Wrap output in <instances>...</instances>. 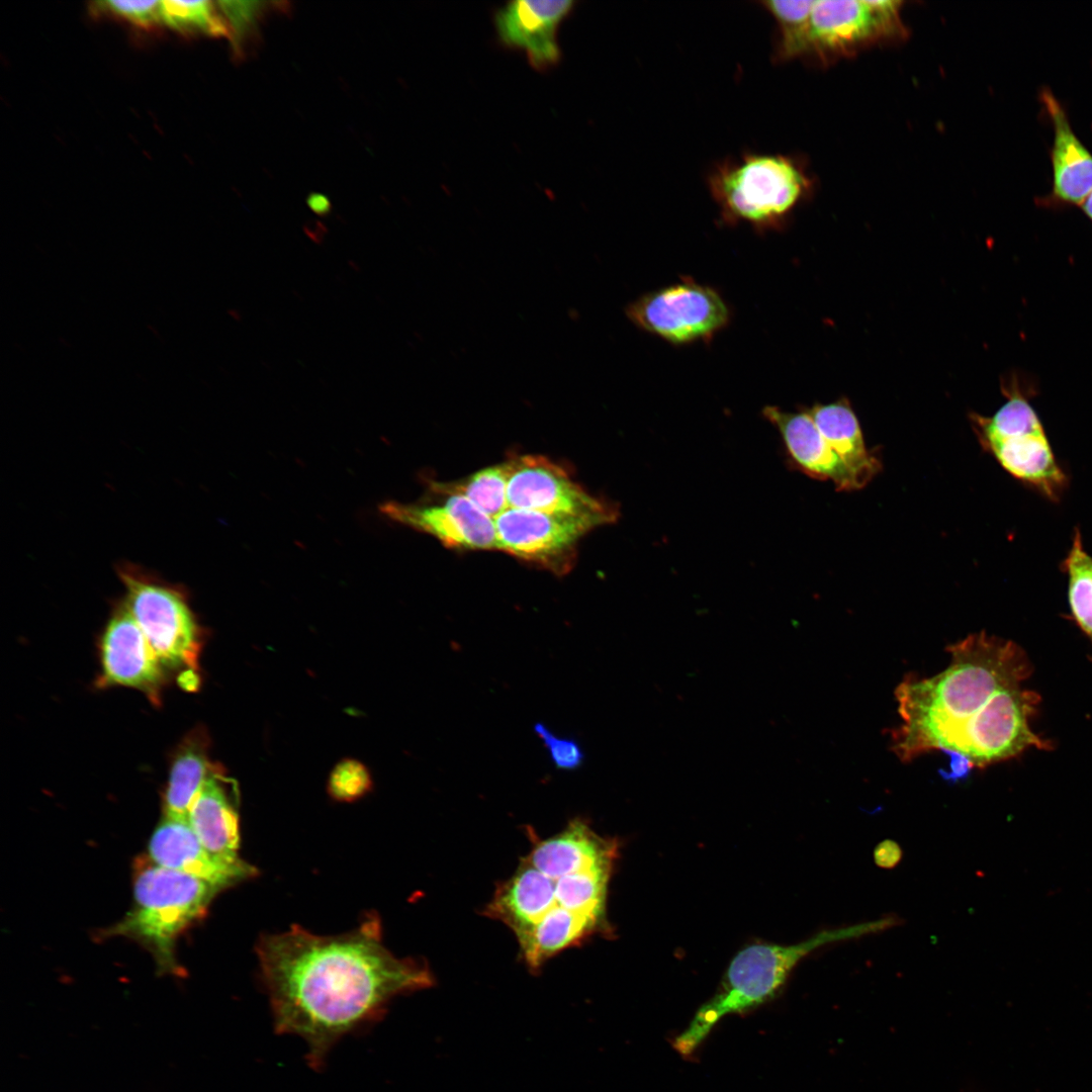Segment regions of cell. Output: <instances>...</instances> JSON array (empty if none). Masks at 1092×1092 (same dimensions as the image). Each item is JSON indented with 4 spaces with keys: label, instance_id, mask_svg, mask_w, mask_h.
Returning <instances> with one entry per match:
<instances>
[{
    "label": "cell",
    "instance_id": "cell-21",
    "mask_svg": "<svg viewBox=\"0 0 1092 1092\" xmlns=\"http://www.w3.org/2000/svg\"><path fill=\"white\" fill-rule=\"evenodd\" d=\"M209 744L204 728L193 729L179 744L165 792L164 817L188 821L196 796L216 765L209 759Z\"/></svg>",
    "mask_w": 1092,
    "mask_h": 1092
},
{
    "label": "cell",
    "instance_id": "cell-9",
    "mask_svg": "<svg viewBox=\"0 0 1092 1092\" xmlns=\"http://www.w3.org/2000/svg\"><path fill=\"white\" fill-rule=\"evenodd\" d=\"M626 314L638 328L675 345L710 340L730 318L715 289L688 278L642 295Z\"/></svg>",
    "mask_w": 1092,
    "mask_h": 1092
},
{
    "label": "cell",
    "instance_id": "cell-25",
    "mask_svg": "<svg viewBox=\"0 0 1092 1092\" xmlns=\"http://www.w3.org/2000/svg\"><path fill=\"white\" fill-rule=\"evenodd\" d=\"M162 21L181 33L228 35L229 29L210 1H161Z\"/></svg>",
    "mask_w": 1092,
    "mask_h": 1092
},
{
    "label": "cell",
    "instance_id": "cell-30",
    "mask_svg": "<svg viewBox=\"0 0 1092 1092\" xmlns=\"http://www.w3.org/2000/svg\"><path fill=\"white\" fill-rule=\"evenodd\" d=\"M948 757V769L939 770L942 779L946 782L957 783L967 778L971 769L974 767L972 761L960 752L952 750H941Z\"/></svg>",
    "mask_w": 1092,
    "mask_h": 1092
},
{
    "label": "cell",
    "instance_id": "cell-8",
    "mask_svg": "<svg viewBox=\"0 0 1092 1092\" xmlns=\"http://www.w3.org/2000/svg\"><path fill=\"white\" fill-rule=\"evenodd\" d=\"M116 574L124 587L123 603L164 668L196 671L203 630L186 588L132 562L117 565Z\"/></svg>",
    "mask_w": 1092,
    "mask_h": 1092
},
{
    "label": "cell",
    "instance_id": "cell-6",
    "mask_svg": "<svg viewBox=\"0 0 1092 1092\" xmlns=\"http://www.w3.org/2000/svg\"><path fill=\"white\" fill-rule=\"evenodd\" d=\"M707 183L725 221H743L758 229L783 221L810 186L795 160L767 153L727 158L714 165Z\"/></svg>",
    "mask_w": 1092,
    "mask_h": 1092
},
{
    "label": "cell",
    "instance_id": "cell-12",
    "mask_svg": "<svg viewBox=\"0 0 1092 1092\" xmlns=\"http://www.w3.org/2000/svg\"><path fill=\"white\" fill-rule=\"evenodd\" d=\"M496 546L558 575L574 563L579 539L596 527L584 520L508 508L494 519Z\"/></svg>",
    "mask_w": 1092,
    "mask_h": 1092
},
{
    "label": "cell",
    "instance_id": "cell-28",
    "mask_svg": "<svg viewBox=\"0 0 1092 1092\" xmlns=\"http://www.w3.org/2000/svg\"><path fill=\"white\" fill-rule=\"evenodd\" d=\"M534 732L543 741L556 768L574 770L582 765L585 755L574 738L558 736L541 722L534 725Z\"/></svg>",
    "mask_w": 1092,
    "mask_h": 1092
},
{
    "label": "cell",
    "instance_id": "cell-3",
    "mask_svg": "<svg viewBox=\"0 0 1092 1092\" xmlns=\"http://www.w3.org/2000/svg\"><path fill=\"white\" fill-rule=\"evenodd\" d=\"M529 835L530 849L496 887L484 914L514 933L523 962L536 973L553 957L606 930L618 845L578 817L549 837Z\"/></svg>",
    "mask_w": 1092,
    "mask_h": 1092
},
{
    "label": "cell",
    "instance_id": "cell-4",
    "mask_svg": "<svg viewBox=\"0 0 1092 1092\" xmlns=\"http://www.w3.org/2000/svg\"><path fill=\"white\" fill-rule=\"evenodd\" d=\"M888 916L843 928L821 931L802 942L781 945L756 943L741 949L730 962L714 996L704 1003L688 1027L672 1041L676 1052L691 1056L725 1015L744 1013L774 998L795 966L825 944L856 938L895 926Z\"/></svg>",
    "mask_w": 1092,
    "mask_h": 1092
},
{
    "label": "cell",
    "instance_id": "cell-2",
    "mask_svg": "<svg viewBox=\"0 0 1092 1092\" xmlns=\"http://www.w3.org/2000/svg\"><path fill=\"white\" fill-rule=\"evenodd\" d=\"M947 650L944 670L907 677L896 689L902 723L893 731L892 750L900 760L952 750L984 768L1029 748H1052L1030 726L1040 698L1023 687L1032 664L1020 646L981 632Z\"/></svg>",
    "mask_w": 1092,
    "mask_h": 1092
},
{
    "label": "cell",
    "instance_id": "cell-16",
    "mask_svg": "<svg viewBox=\"0 0 1092 1092\" xmlns=\"http://www.w3.org/2000/svg\"><path fill=\"white\" fill-rule=\"evenodd\" d=\"M238 786L216 763L196 796L188 822L205 849L232 866L246 862L238 855Z\"/></svg>",
    "mask_w": 1092,
    "mask_h": 1092
},
{
    "label": "cell",
    "instance_id": "cell-17",
    "mask_svg": "<svg viewBox=\"0 0 1092 1092\" xmlns=\"http://www.w3.org/2000/svg\"><path fill=\"white\" fill-rule=\"evenodd\" d=\"M762 415L779 431L795 467L810 477L832 481L837 490L860 488L806 411L792 413L768 405Z\"/></svg>",
    "mask_w": 1092,
    "mask_h": 1092
},
{
    "label": "cell",
    "instance_id": "cell-29",
    "mask_svg": "<svg viewBox=\"0 0 1092 1092\" xmlns=\"http://www.w3.org/2000/svg\"><path fill=\"white\" fill-rule=\"evenodd\" d=\"M220 9L229 19L233 32L237 39H242L246 31L253 25L259 15L261 3L242 1L219 2Z\"/></svg>",
    "mask_w": 1092,
    "mask_h": 1092
},
{
    "label": "cell",
    "instance_id": "cell-20",
    "mask_svg": "<svg viewBox=\"0 0 1092 1092\" xmlns=\"http://www.w3.org/2000/svg\"><path fill=\"white\" fill-rule=\"evenodd\" d=\"M834 453L860 488L881 470L880 459L867 448L859 422L846 398L806 410Z\"/></svg>",
    "mask_w": 1092,
    "mask_h": 1092
},
{
    "label": "cell",
    "instance_id": "cell-14",
    "mask_svg": "<svg viewBox=\"0 0 1092 1092\" xmlns=\"http://www.w3.org/2000/svg\"><path fill=\"white\" fill-rule=\"evenodd\" d=\"M101 659L103 686L135 688L159 703L165 668L123 601L115 606L105 628Z\"/></svg>",
    "mask_w": 1092,
    "mask_h": 1092
},
{
    "label": "cell",
    "instance_id": "cell-10",
    "mask_svg": "<svg viewBox=\"0 0 1092 1092\" xmlns=\"http://www.w3.org/2000/svg\"><path fill=\"white\" fill-rule=\"evenodd\" d=\"M508 508L581 519L596 528L613 524L619 510L587 492L558 463L541 455L508 460Z\"/></svg>",
    "mask_w": 1092,
    "mask_h": 1092
},
{
    "label": "cell",
    "instance_id": "cell-32",
    "mask_svg": "<svg viewBox=\"0 0 1092 1092\" xmlns=\"http://www.w3.org/2000/svg\"><path fill=\"white\" fill-rule=\"evenodd\" d=\"M309 205L317 213H325L329 209L328 201L322 196H314L309 200Z\"/></svg>",
    "mask_w": 1092,
    "mask_h": 1092
},
{
    "label": "cell",
    "instance_id": "cell-11",
    "mask_svg": "<svg viewBox=\"0 0 1092 1092\" xmlns=\"http://www.w3.org/2000/svg\"><path fill=\"white\" fill-rule=\"evenodd\" d=\"M900 6L893 0L815 1L806 56L825 61L904 34Z\"/></svg>",
    "mask_w": 1092,
    "mask_h": 1092
},
{
    "label": "cell",
    "instance_id": "cell-18",
    "mask_svg": "<svg viewBox=\"0 0 1092 1092\" xmlns=\"http://www.w3.org/2000/svg\"><path fill=\"white\" fill-rule=\"evenodd\" d=\"M149 855L161 867L203 879L223 889L254 874L253 867L248 863L232 866L210 854L188 821L166 817L151 836Z\"/></svg>",
    "mask_w": 1092,
    "mask_h": 1092
},
{
    "label": "cell",
    "instance_id": "cell-19",
    "mask_svg": "<svg viewBox=\"0 0 1092 1092\" xmlns=\"http://www.w3.org/2000/svg\"><path fill=\"white\" fill-rule=\"evenodd\" d=\"M1039 97L1054 127L1053 190L1049 203L1082 204L1092 192V155L1073 131L1064 107L1053 92L1043 88Z\"/></svg>",
    "mask_w": 1092,
    "mask_h": 1092
},
{
    "label": "cell",
    "instance_id": "cell-31",
    "mask_svg": "<svg viewBox=\"0 0 1092 1092\" xmlns=\"http://www.w3.org/2000/svg\"><path fill=\"white\" fill-rule=\"evenodd\" d=\"M902 857L900 845L890 839L880 842L874 849V859L877 866L884 869L896 867Z\"/></svg>",
    "mask_w": 1092,
    "mask_h": 1092
},
{
    "label": "cell",
    "instance_id": "cell-13",
    "mask_svg": "<svg viewBox=\"0 0 1092 1092\" xmlns=\"http://www.w3.org/2000/svg\"><path fill=\"white\" fill-rule=\"evenodd\" d=\"M439 495L418 504L388 503L382 512L390 519L434 536L446 547L464 550L497 549L494 521L460 493L431 484Z\"/></svg>",
    "mask_w": 1092,
    "mask_h": 1092
},
{
    "label": "cell",
    "instance_id": "cell-7",
    "mask_svg": "<svg viewBox=\"0 0 1092 1092\" xmlns=\"http://www.w3.org/2000/svg\"><path fill=\"white\" fill-rule=\"evenodd\" d=\"M1006 401L993 416L970 414L981 446L1011 476L1052 502H1059L1068 476L1044 428L1016 380L1003 384Z\"/></svg>",
    "mask_w": 1092,
    "mask_h": 1092
},
{
    "label": "cell",
    "instance_id": "cell-26",
    "mask_svg": "<svg viewBox=\"0 0 1092 1092\" xmlns=\"http://www.w3.org/2000/svg\"><path fill=\"white\" fill-rule=\"evenodd\" d=\"M372 786L367 767L355 759H344L332 770L329 793L338 801H354L366 794Z\"/></svg>",
    "mask_w": 1092,
    "mask_h": 1092
},
{
    "label": "cell",
    "instance_id": "cell-22",
    "mask_svg": "<svg viewBox=\"0 0 1092 1092\" xmlns=\"http://www.w3.org/2000/svg\"><path fill=\"white\" fill-rule=\"evenodd\" d=\"M813 0L762 1L759 4L774 18L777 27L775 59L786 62L807 55Z\"/></svg>",
    "mask_w": 1092,
    "mask_h": 1092
},
{
    "label": "cell",
    "instance_id": "cell-15",
    "mask_svg": "<svg viewBox=\"0 0 1092 1092\" xmlns=\"http://www.w3.org/2000/svg\"><path fill=\"white\" fill-rule=\"evenodd\" d=\"M571 0L508 2L494 14L499 41L526 54L533 68L548 70L561 58L558 28L571 12Z\"/></svg>",
    "mask_w": 1092,
    "mask_h": 1092
},
{
    "label": "cell",
    "instance_id": "cell-1",
    "mask_svg": "<svg viewBox=\"0 0 1092 1092\" xmlns=\"http://www.w3.org/2000/svg\"><path fill=\"white\" fill-rule=\"evenodd\" d=\"M257 952L276 1031L302 1038L315 1069L343 1035L377 1018L391 999L435 983L426 963L396 958L383 945L374 915L338 936L292 926L261 938Z\"/></svg>",
    "mask_w": 1092,
    "mask_h": 1092
},
{
    "label": "cell",
    "instance_id": "cell-33",
    "mask_svg": "<svg viewBox=\"0 0 1092 1092\" xmlns=\"http://www.w3.org/2000/svg\"><path fill=\"white\" fill-rule=\"evenodd\" d=\"M1082 208H1083V211L1085 212V214L1092 221V192L1089 194V196L1082 203Z\"/></svg>",
    "mask_w": 1092,
    "mask_h": 1092
},
{
    "label": "cell",
    "instance_id": "cell-24",
    "mask_svg": "<svg viewBox=\"0 0 1092 1092\" xmlns=\"http://www.w3.org/2000/svg\"><path fill=\"white\" fill-rule=\"evenodd\" d=\"M508 476L509 463L507 460L481 469L457 482H433L432 484L444 491L463 494L494 521L500 513L508 509Z\"/></svg>",
    "mask_w": 1092,
    "mask_h": 1092
},
{
    "label": "cell",
    "instance_id": "cell-23",
    "mask_svg": "<svg viewBox=\"0 0 1092 1092\" xmlns=\"http://www.w3.org/2000/svg\"><path fill=\"white\" fill-rule=\"evenodd\" d=\"M1068 576L1071 615L1092 643V556L1084 549L1079 528H1075L1071 548L1061 563Z\"/></svg>",
    "mask_w": 1092,
    "mask_h": 1092
},
{
    "label": "cell",
    "instance_id": "cell-27",
    "mask_svg": "<svg viewBox=\"0 0 1092 1092\" xmlns=\"http://www.w3.org/2000/svg\"><path fill=\"white\" fill-rule=\"evenodd\" d=\"M96 15H109L138 27L155 28L162 21L161 1H99L91 4Z\"/></svg>",
    "mask_w": 1092,
    "mask_h": 1092
},
{
    "label": "cell",
    "instance_id": "cell-5",
    "mask_svg": "<svg viewBox=\"0 0 1092 1092\" xmlns=\"http://www.w3.org/2000/svg\"><path fill=\"white\" fill-rule=\"evenodd\" d=\"M222 889L150 859L140 863L134 874L131 910L108 932L135 938L152 951L163 971H177V938L205 914Z\"/></svg>",
    "mask_w": 1092,
    "mask_h": 1092
}]
</instances>
